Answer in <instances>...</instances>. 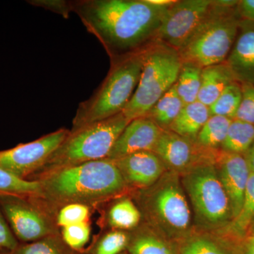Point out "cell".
Returning a JSON list of instances; mask_svg holds the SVG:
<instances>
[{
    "instance_id": "6da1fadb",
    "label": "cell",
    "mask_w": 254,
    "mask_h": 254,
    "mask_svg": "<svg viewBox=\"0 0 254 254\" xmlns=\"http://www.w3.org/2000/svg\"><path fill=\"white\" fill-rule=\"evenodd\" d=\"M170 6L149 0L71 1L72 12L100 41L111 61L141 52L155 42Z\"/></svg>"
},
{
    "instance_id": "7a4b0ae2",
    "label": "cell",
    "mask_w": 254,
    "mask_h": 254,
    "mask_svg": "<svg viewBox=\"0 0 254 254\" xmlns=\"http://www.w3.org/2000/svg\"><path fill=\"white\" fill-rule=\"evenodd\" d=\"M41 198L55 215L64 205L81 203L92 208L132 190L110 159L62 169L38 180Z\"/></svg>"
},
{
    "instance_id": "3957f363",
    "label": "cell",
    "mask_w": 254,
    "mask_h": 254,
    "mask_svg": "<svg viewBox=\"0 0 254 254\" xmlns=\"http://www.w3.org/2000/svg\"><path fill=\"white\" fill-rule=\"evenodd\" d=\"M142 215V222L175 242L193 230L191 210L178 173L167 170L148 188L130 193Z\"/></svg>"
},
{
    "instance_id": "277c9868",
    "label": "cell",
    "mask_w": 254,
    "mask_h": 254,
    "mask_svg": "<svg viewBox=\"0 0 254 254\" xmlns=\"http://www.w3.org/2000/svg\"><path fill=\"white\" fill-rule=\"evenodd\" d=\"M144 50L111 61V68L99 88L78 105L70 131L123 113L139 82Z\"/></svg>"
},
{
    "instance_id": "5b68a950",
    "label": "cell",
    "mask_w": 254,
    "mask_h": 254,
    "mask_svg": "<svg viewBox=\"0 0 254 254\" xmlns=\"http://www.w3.org/2000/svg\"><path fill=\"white\" fill-rule=\"evenodd\" d=\"M130 122L121 113L76 131H70L46 163L28 181L36 182L62 169L108 158L115 142Z\"/></svg>"
},
{
    "instance_id": "8992f818",
    "label": "cell",
    "mask_w": 254,
    "mask_h": 254,
    "mask_svg": "<svg viewBox=\"0 0 254 254\" xmlns=\"http://www.w3.org/2000/svg\"><path fill=\"white\" fill-rule=\"evenodd\" d=\"M238 2L237 0H213L208 17L178 50L182 62L201 68L225 63L240 29Z\"/></svg>"
},
{
    "instance_id": "52a82bcc",
    "label": "cell",
    "mask_w": 254,
    "mask_h": 254,
    "mask_svg": "<svg viewBox=\"0 0 254 254\" xmlns=\"http://www.w3.org/2000/svg\"><path fill=\"white\" fill-rule=\"evenodd\" d=\"M193 213V227L215 231L232 222L230 200L214 163L198 165L180 175Z\"/></svg>"
},
{
    "instance_id": "ba28073f",
    "label": "cell",
    "mask_w": 254,
    "mask_h": 254,
    "mask_svg": "<svg viewBox=\"0 0 254 254\" xmlns=\"http://www.w3.org/2000/svg\"><path fill=\"white\" fill-rule=\"evenodd\" d=\"M181 65L178 51L171 47L155 41L145 48L139 82L123 112L129 121L145 117L175 84Z\"/></svg>"
},
{
    "instance_id": "9c48e42d",
    "label": "cell",
    "mask_w": 254,
    "mask_h": 254,
    "mask_svg": "<svg viewBox=\"0 0 254 254\" xmlns=\"http://www.w3.org/2000/svg\"><path fill=\"white\" fill-rule=\"evenodd\" d=\"M0 208L19 243L60 234L56 215L38 197L0 195Z\"/></svg>"
},
{
    "instance_id": "30bf717a",
    "label": "cell",
    "mask_w": 254,
    "mask_h": 254,
    "mask_svg": "<svg viewBox=\"0 0 254 254\" xmlns=\"http://www.w3.org/2000/svg\"><path fill=\"white\" fill-rule=\"evenodd\" d=\"M213 0H181L169 6L155 41L181 49L208 17Z\"/></svg>"
},
{
    "instance_id": "8fae6325",
    "label": "cell",
    "mask_w": 254,
    "mask_h": 254,
    "mask_svg": "<svg viewBox=\"0 0 254 254\" xmlns=\"http://www.w3.org/2000/svg\"><path fill=\"white\" fill-rule=\"evenodd\" d=\"M69 132L67 128H60L35 141L0 150V169L28 181V179L46 163Z\"/></svg>"
},
{
    "instance_id": "7c38bea8",
    "label": "cell",
    "mask_w": 254,
    "mask_h": 254,
    "mask_svg": "<svg viewBox=\"0 0 254 254\" xmlns=\"http://www.w3.org/2000/svg\"><path fill=\"white\" fill-rule=\"evenodd\" d=\"M218 150L206 149L195 140L163 130L153 152L167 170L181 175L202 164L215 163Z\"/></svg>"
},
{
    "instance_id": "4fadbf2b",
    "label": "cell",
    "mask_w": 254,
    "mask_h": 254,
    "mask_svg": "<svg viewBox=\"0 0 254 254\" xmlns=\"http://www.w3.org/2000/svg\"><path fill=\"white\" fill-rule=\"evenodd\" d=\"M215 168L231 207L232 218L240 213L251 171L245 155L217 151ZM232 219V220H233Z\"/></svg>"
},
{
    "instance_id": "5bb4252c",
    "label": "cell",
    "mask_w": 254,
    "mask_h": 254,
    "mask_svg": "<svg viewBox=\"0 0 254 254\" xmlns=\"http://www.w3.org/2000/svg\"><path fill=\"white\" fill-rule=\"evenodd\" d=\"M131 190L148 188L158 181L167 169L153 151H141L113 160Z\"/></svg>"
},
{
    "instance_id": "9a60e30c",
    "label": "cell",
    "mask_w": 254,
    "mask_h": 254,
    "mask_svg": "<svg viewBox=\"0 0 254 254\" xmlns=\"http://www.w3.org/2000/svg\"><path fill=\"white\" fill-rule=\"evenodd\" d=\"M163 131L147 117L134 119L119 136L107 158L115 160L137 152L153 151Z\"/></svg>"
},
{
    "instance_id": "2e32d148",
    "label": "cell",
    "mask_w": 254,
    "mask_h": 254,
    "mask_svg": "<svg viewBox=\"0 0 254 254\" xmlns=\"http://www.w3.org/2000/svg\"><path fill=\"white\" fill-rule=\"evenodd\" d=\"M225 229L204 231L193 227L185 238L177 242L179 254H243L244 243Z\"/></svg>"
},
{
    "instance_id": "e0dca14e",
    "label": "cell",
    "mask_w": 254,
    "mask_h": 254,
    "mask_svg": "<svg viewBox=\"0 0 254 254\" xmlns=\"http://www.w3.org/2000/svg\"><path fill=\"white\" fill-rule=\"evenodd\" d=\"M241 84L254 87V23L241 20L236 41L225 62Z\"/></svg>"
},
{
    "instance_id": "ac0fdd59",
    "label": "cell",
    "mask_w": 254,
    "mask_h": 254,
    "mask_svg": "<svg viewBox=\"0 0 254 254\" xmlns=\"http://www.w3.org/2000/svg\"><path fill=\"white\" fill-rule=\"evenodd\" d=\"M128 233L127 252L129 254H179L177 242L162 236L145 222Z\"/></svg>"
},
{
    "instance_id": "d6986e66",
    "label": "cell",
    "mask_w": 254,
    "mask_h": 254,
    "mask_svg": "<svg viewBox=\"0 0 254 254\" xmlns=\"http://www.w3.org/2000/svg\"><path fill=\"white\" fill-rule=\"evenodd\" d=\"M234 81H236L225 63L203 68L198 101L210 108L224 90Z\"/></svg>"
},
{
    "instance_id": "ffe728a7",
    "label": "cell",
    "mask_w": 254,
    "mask_h": 254,
    "mask_svg": "<svg viewBox=\"0 0 254 254\" xmlns=\"http://www.w3.org/2000/svg\"><path fill=\"white\" fill-rule=\"evenodd\" d=\"M210 116L208 107L197 100L184 106L168 130L196 141L198 133Z\"/></svg>"
},
{
    "instance_id": "44dd1931",
    "label": "cell",
    "mask_w": 254,
    "mask_h": 254,
    "mask_svg": "<svg viewBox=\"0 0 254 254\" xmlns=\"http://www.w3.org/2000/svg\"><path fill=\"white\" fill-rule=\"evenodd\" d=\"M123 195L113 200L106 215L107 225L113 230L131 231L140 225L142 215L131 197Z\"/></svg>"
},
{
    "instance_id": "7402d4cb",
    "label": "cell",
    "mask_w": 254,
    "mask_h": 254,
    "mask_svg": "<svg viewBox=\"0 0 254 254\" xmlns=\"http://www.w3.org/2000/svg\"><path fill=\"white\" fill-rule=\"evenodd\" d=\"M184 106L185 104L177 94L174 85L155 103L145 117L150 119L163 130H168L169 127L175 121Z\"/></svg>"
},
{
    "instance_id": "603a6c76",
    "label": "cell",
    "mask_w": 254,
    "mask_h": 254,
    "mask_svg": "<svg viewBox=\"0 0 254 254\" xmlns=\"http://www.w3.org/2000/svg\"><path fill=\"white\" fill-rule=\"evenodd\" d=\"M254 220V174L251 173L240 213L224 229L235 238L245 240Z\"/></svg>"
},
{
    "instance_id": "cb8c5ba5",
    "label": "cell",
    "mask_w": 254,
    "mask_h": 254,
    "mask_svg": "<svg viewBox=\"0 0 254 254\" xmlns=\"http://www.w3.org/2000/svg\"><path fill=\"white\" fill-rule=\"evenodd\" d=\"M202 69L203 68L194 64L182 62L175 86L177 94L185 105L198 100L201 84Z\"/></svg>"
},
{
    "instance_id": "d4e9b609",
    "label": "cell",
    "mask_w": 254,
    "mask_h": 254,
    "mask_svg": "<svg viewBox=\"0 0 254 254\" xmlns=\"http://www.w3.org/2000/svg\"><path fill=\"white\" fill-rule=\"evenodd\" d=\"M254 143V125L234 119L220 150L227 153L245 155Z\"/></svg>"
},
{
    "instance_id": "484cf974",
    "label": "cell",
    "mask_w": 254,
    "mask_h": 254,
    "mask_svg": "<svg viewBox=\"0 0 254 254\" xmlns=\"http://www.w3.org/2000/svg\"><path fill=\"white\" fill-rule=\"evenodd\" d=\"M232 120L220 115H211L200 129L196 141L208 150H220Z\"/></svg>"
},
{
    "instance_id": "4316f807",
    "label": "cell",
    "mask_w": 254,
    "mask_h": 254,
    "mask_svg": "<svg viewBox=\"0 0 254 254\" xmlns=\"http://www.w3.org/2000/svg\"><path fill=\"white\" fill-rule=\"evenodd\" d=\"M11 254H78V252L70 249L59 234L31 243H20Z\"/></svg>"
},
{
    "instance_id": "83f0119b",
    "label": "cell",
    "mask_w": 254,
    "mask_h": 254,
    "mask_svg": "<svg viewBox=\"0 0 254 254\" xmlns=\"http://www.w3.org/2000/svg\"><path fill=\"white\" fill-rule=\"evenodd\" d=\"M242 100V84L234 81L224 90L223 92L209 108L210 115H220L234 120L240 108Z\"/></svg>"
},
{
    "instance_id": "f1b7e54d",
    "label": "cell",
    "mask_w": 254,
    "mask_h": 254,
    "mask_svg": "<svg viewBox=\"0 0 254 254\" xmlns=\"http://www.w3.org/2000/svg\"><path fill=\"white\" fill-rule=\"evenodd\" d=\"M40 195L39 182L21 180L0 169V195L40 197Z\"/></svg>"
},
{
    "instance_id": "f546056e",
    "label": "cell",
    "mask_w": 254,
    "mask_h": 254,
    "mask_svg": "<svg viewBox=\"0 0 254 254\" xmlns=\"http://www.w3.org/2000/svg\"><path fill=\"white\" fill-rule=\"evenodd\" d=\"M128 240V231L110 230L97 241L91 254H121L126 252Z\"/></svg>"
},
{
    "instance_id": "4dcf8cb0",
    "label": "cell",
    "mask_w": 254,
    "mask_h": 254,
    "mask_svg": "<svg viewBox=\"0 0 254 254\" xmlns=\"http://www.w3.org/2000/svg\"><path fill=\"white\" fill-rule=\"evenodd\" d=\"M91 233L89 222L68 225L60 229V234L64 243L76 252L83 250L89 242Z\"/></svg>"
},
{
    "instance_id": "1f68e13d",
    "label": "cell",
    "mask_w": 254,
    "mask_h": 254,
    "mask_svg": "<svg viewBox=\"0 0 254 254\" xmlns=\"http://www.w3.org/2000/svg\"><path fill=\"white\" fill-rule=\"evenodd\" d=\"M91 209L88 205L81 203L64 205L57 213V225L61 229L68 225L89 222Z\"/></svg>"
},
{
    "instance_id": "d6a6232c",
    "label": "cell",
    "mask_w": 254,
    "mask_h": 254,
    "mask_svg": "<svg viewBox=\"0 0 254 254\" xmlns=\"http://www.w3.org/2000/svg\"><path fill=\"white\" fill-rule=\"evenodd\" d=\"M242 100L235 119L254 126V87L242 84Z\"/></svg>"
},
{
    "instance_id": "836d02e7",
    "label": "cell",
    "mask_w": 254,
    "mask_h": 254,
    "mask_svg": "<svg viewBox=\"0 0 254 254\" xmlns=\"http://www.w3.org/2000/svg\"><path fill=\"white\" fill-rule=\"evenodd\" d=\"M28 4L38 7L49 10L56 14L61 15L64 18L68 19L71 9V1L66 0H31L28 1Z\"/></svg>"
},
{
    "instance_id": "e575fe53",
    "label": "cell",
    "mask_w": 254,
    "mask_h": 254,
    "mask_svg": "<svg viewBox=\"0 0 254 254\" xmlns=\"http://www.w3.org/2000/svg\"><path fill=\"white\" fill-rule=\"evenodd\" d=\"M19 244L0 208V247L13 252L17 248Z\"/></svg>"
},
{
    "instance_id": "d590c367",
    "label": "cell",
    "mask_w": 254,
    "mask_h": 254,
    "mask_svg": "<svg viewBox=\"0 0 254 254\" xmlns=\"http://www.w3.org/2000/svg\"><path fill=\"white\" fill-rule=\"evenodd\" d=\"M237 9L241 20L254 23V0H240Z\"/></svg>"
},
{
    "instance_id": "8d00e7d4",
    "label": "cell",
    "mask_w": 254,
    "mask_h": 254,
    "mask_svg": "<svg viewBox=\"0 0 254 254\" xmlns=\"http://www.w3.org/2000/svg\"><path fill=\"white\" fill-rule=\"evenodd\" d=\"M243 254H254V235H249L244 243Z\"/></svg>"
},
{
    "instance_id": "74e56055",
    "label": "cell",
    "mask_w": 254,
    "mask_h": 254,
    "mask_svg": "<svg viewBox=\"0 0 254 254\" xmlns=\"http://www.w3.org/2000/svg\"><path fill=\"white\" fill-rule=\"evenodd\" d=\"M245 157L247 163H248L251 173L254 174V143L251 147L250 149L246 153Z\"/></svg>"
},
{
    "instance_id": "f35d334b",
    "label": "cell",
    "mask_w": 254,
    "mask_h": 254,
    "mask_svg": "<svg viewBox=\"0 0 254 254\" xmlns=\"http://www.w3.org/2000/svg\"><path fill=\"white\" fill-rule=\"evenodd\" d=\"M0 254H11V252L4 250V249L1 248V247H0Z\"/></svg>"
},
{
    "instance_id": "ab89813d",
    "label": "cell",
    "mask_w": 254,
    "mask_h": 254,
    "mask_svg": "<svg viewBox=\"0 0 254 254\" xmlns=\"http://www.w3.org/2000/svg\"><path fill=\"white\" fill-rule=\"evenodd\" d=\"M254 235V220L253 222H252V226L250 227V233H249V235Z\"/></svg>"
},
{
    "instance_id": "60d3db41",
    "label": "cell",
    "mask_w": 254,
    "mask_h": 254,
    "mask_svg": "<svg viewBox=\"0 0 254 254\" xmlns=\"http://www.w3.org/2000/svg\"><path fill=\"white\" fill-rule=\"evenodd\" d=\"M121 254H129L128 253V252H124L123 253H122Z\"/></svg>"
}]
</instances>
